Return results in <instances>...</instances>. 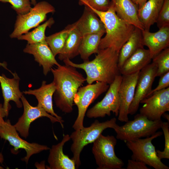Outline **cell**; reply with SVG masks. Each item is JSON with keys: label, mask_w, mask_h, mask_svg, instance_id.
I'll return each mask as SVG.
<instances>
[{"label": "cell", "mask_w": 169, "mask_h": 169, "mask_svg": "<svg viewBox=\"0 0 169 169\" xmlns=\"http://www.w3.org/2000/svg\"><path fill=\"white\" fill-rule=\"evenodd\" d=\"M97 54L92 60L81 64L74 63L69 59L63 61L65 65L84 70L88 84L99 81L110 85L120 74L118 66L119 53L113 49L108 48L99 50Z\"/></svg>", "instance_id": "2"}, {"label": "cell", "mask_w": 169, "mask_h": 169, "mask_svg": "<svg viewBox=\"0 0 169 169\" xmlns=\"http://www.w3.org/2000/svg\"><path fill=\"white\" fill-rule=\"evenodd\" d=\"M7 116L6 112L3 107V105L0 103V127L3 125L5 121L4 118Z\"/></svg>", "instance_id": "37"}, {"label": "cell", "mask_w": 169, "mask_h": 169, "mask_svg": "<svg viewBox=\"0 0 169 169\" xmlns=\"http://www.w3.org/2000/svg\"><path fill=\"white\" fill-rule=\"evenodd\" d=\"M73 24L82 36L102 32L105 33L104 25L100 19L92 10L85 7L81 17Z\"/></svg>", "instance_id": "22"}, {"label": "cell", "mask_w": 169, "mask_h": 169, "mask_svg": "<svg viewBox=\"0 0 169 169\" xmlns=\"http://www.w3.org/2000/svg\"><path fill=\"white\" fill-rule=\"evenodd\" d=\"M55 12L54 8L48 2L43 1L37 3L27 13L18 15L14 29L10 34L11 38H18L36 27L47 19V14Z\"/></svg>", "instance_id": "8"}, {"label": "cell", "mask_w": 169, "mask_h": 169, "mask_svg": "<svg viewBox=\"0 0 169 169\" xmlns=\"http://www.w3.org/2000/svg\"><path fill=\"white\" fill-rule=\"evenodd\" d=\"M164 0H148L139 8L138 15L145 30L149 31L151 25L156 23Z\"/></svg>", "instance_id": "24"}, {"label": "cell", "mask_w": 169, "mask_h": 169, "mask_svg": "<svg viewBox=\"0 0 169 169\" xmlns=\"http://www.w3.org/2000/svg\"><path fill=\"white\" fill-rule=\"evenodd\" d=\"M4 161V158L2 153H0V163H2ZM3 167L0 166V169H3Z\"/></svg>", "instance_id": "40"}, {"label": "cell", "mask_w": 169, "mask_h": 169, "mask_svg": "<svg viewBox=\"0 0 169 169\" xmlns=\"http://www.w3.org/2000/svg\"><path fill=\"white\" fill-rule=\"evenodd\" d=\"M152 63L157 67L156 77L161 76L169 71V48L161 51L152 59Z\"/></svg>", "instance_id": "30"}, {"label": "cell", "mask_w": 169, "mask_h": 169, "mask_svg": "<svg viewBox=\"0 0 169 169\" xmlns=\"http://www.w3.org/2000/svg\"><path fill=\"white\" fill-rule=\"evenodd\" d=\"M158 85L156 87L151 90L148 96L153 93L166 88L169 87V71L160 76Z\"/></svg>", "instance_id": "35"}, {"label": "cell", "mask_w": 169, "mask_h": 169, "mask_svg": "<svg viewBox=\"0 0 169 169\" xmlns=\"http://www.w3.org/2000/svg\"><path fill=\"white\" fill-rule=\"evenodd\" d=\"M116 122L115 117L102 122L96 120L90 126L84 127L71 133L70 135L73 142L70 147L73 154L71 159L75 163L76 168H78L81 164L80 155L84 147L93 143L105 129L111 128L115 130L118 125Z\"/></svg>", "instance_id": "4"}, {"label": "cell", "mask_w": 169, "mask_h": 169, "mask_svg": "<svg viewBox=\"0 0 169 169\" xmlns=\"http://www.w3.org/2000/svg\"><path fill=\"white\" fill-rule=\"evenodd\" d=\"M70 140V136L66 134L63 136L61 141L56 145H53L49 150L48 159L50 169H75L74 161L64 153L63 146Z\"/></svg>", "instance_id": "20"}, {"label": "cell", "mask_w": 169, "mask_h": 169, "mask_svg": "<svg viewBox=\"0 0 169 169\" xmlns=\"http://www.w3.org/2000/svg\"><path fill=\"white\" fill-rule=\"evenodd\" d=\"M122 79V76L120 74L116 77L110 84L103 99L87 110L86 115L88 118H103L106 115L110 116L111 112L116 116H118L120 106L118 90Z\"/></svg>", "instance_id": "10"}, {"label": "cell", "mask_w": 169, "mask_h": 169, "mask_svg": "<svg viewBox=\"0 0 169 169\" xmlns=\"http://www.w3.org/2000/svg\"><path fill=\"white\" fill-rule=\"evenodd\" d=\"M109 86L106 83L97 81L95 84H88L79 88L74 99V103L78 110L77 117L72 126L74 130L84 127V119L88 107L99 96L107 91Z\"/></svg>", "instance_id": "9"}, {"label": "cell", "mask_w": 169, "mask_h": 169, "mask_svg": "<svg viewBox=\"0 0 169 169\" xmlns=\"http://www.w3.org/2000/svg\"><path fill=\"white\" fill-rule=\"evenodd\" d=\"M12 74V78H8L3 74L0 75V84L4 100L3 107L7 116L11 108L9 103L10 101H14L18 108L23 106L20 100L23 95L19 88V78L15 72Z\"/></svg>", "instance_id": "16"}, {"label": "cell", "mask_w": 169, "mask_h": 169, "mask_svg": "<svg viewBox=\"0 0 169 169\" xmlns=\"http://www.w3.org/2000/svg\"><path fill=\"white\" fill-rule=\"evenodd\" d=\"M50 71L56 88L53 95L55 105L62 112L71 113L73 110L74 96L86 78L76 68L67 65L52 68Z\"/></svg>", "instance_id": "1"}, {"label": "cell", "mask_w": 169, "mask_h": 169, "mask_svg": "<svg viewBox=\"0 0 169 169\" xmlns=\"http://www.w3.org/2000/svg\"><path fill=\"white\" fill-rule=\"evenodd\" d=\"M24 52L33 55L35 60L43 68V72L46 75L53 66L61 65L57 61L46 41L26 45Z\"/></svg>", "instance_id": "17"}, {"label": "cell", "mask_w": 169, "mask_h": 169, "mask_svg": "<svg viewBox=\"0 0 169 169\" xmlns=\"http://www.w3.org/2000/svg\"><path fill=\"white\" fill-rule=\"evenodd\" d=\"M157 67L152 62L140 70L136 82L134 99L129 107V115H132L137 111L141 102L148 97L156 77Z\"/></svg>", "instance_id": "13"}, {"label": "cell", "mask_w": 169, "mask_h": 169, "mask_svg": "<svg viewBox=\"0 0 169 169\" xmlns=\"http://www.w3.org/2000/svg\"><path fill=\"white\" fill-rule=\"evenodd\" d=\"M110 5L119 17L142 30L144 29L138 17V7L131 0H110Z\"/></svg>", "instance_id": "21"}, {"label": "cell", "mask_w": 169, "mask_h": 169, "mask_svg": "<svg viewBox=\"0 0 169 169\" xmlns=\"http://www.w3.org/2000/svg\"><path fill=\"white\" fill-rule=\"evenodd\" d=\"M139 72L122 76L118 90L120 106L118 116V120L121 122H125L129 120L128 110L134 98Z\"/></svg>", "instance_id": "15"}, {"label": "cell", "mask_w": 169, "mask_h": 169, "mask_svg": "<svg viewBox=\"0 0 169 169\" xmlns=\"http://www.w3.org/2000/svg\"><path fill=\"white\" fill-rule=\"evenodd\" d=\"M56 88L53 81L49 84L44 80L38 89L26 90L23 92L25 94L34 95L38 101V105L43 108L48 113L57 118L60 121L61 125L64 128V121L62 117L58 115L54 111L53 108V97Z\"/></svg>", "instance_id": "19"}, {"label": "cell", "mask_w": 169, "mask_h": 169, "mask_svg": "<svg viewBox=\"0 0 169 169\" xmlns=\"http://www.w3.org/2000/svg\"><path fill=\"white\" fill-rule=\"evenodd\" d=\"M132 2L136 4L138 8V9L141 8L145 4L148 0H131Z\"/></svg>", "instance_id": "38"}, {"label": "cell", "mask_w": 169, "mask_h": 169, "mask_svg": "<svg viewBox=\"0 0 169 169\" xmlns=\"http://www.w3.org/2000/svg\"><path fill=\"white\" fill-rule=\"evenodd\" d=\"M152 59L148 49L140 48L125 61L119 69L120 73L128 75L140 71L150 63Z\"/></svg>", "instance_id": "23"}, {"label": "cell", "mask_w": 169, "mask_h": 169, "mask_svg": "<svg viewBox=\"0 0 169 169\" xmlns=\"http://www.w3.org/2000/svg\"><path fill=\"white\" fill-rule=\"evenodd\" d=\"M0 66H2L4 69H6L7 70H8V71H9L12 74L13 73L12 72H11L9 69H8L7 68V64L6 62H0Z\"/></svg>", "instance_id": "39"}, {"label": "cell", "mask_w": 169, "mask_h": 169, "mask_svg": "<svg viewBox=\"0 0 169 169\" xmlns=\"http://www.w3.org/2000/svg\"><path fill=\"white\" fill-rule=\"evenodd\" d=\"M163 122L161 119L152 121L139 114L134 119L128 120L124 125H118L114 130L117 139L127 141L151 136L161 128Z\"/></svg>", "instance_id": "5"}, {"label": "cell", "mask_w": 169, "mask_h": 169, "mask_svg": "<svg viewBox=\"0 0 169 169\" xmlns=\"http://www.w3.org/2000/svg\"><path fill=\"white\" fill-rule=\"evenodd\" d=\"M67 37L64 46L58 54V58L63 61L73 59L79 54V50L83 36L75 27L73 23Z\"/></svg>", "instance_id": "26"}, {"label": "cell", "mask_w": 169, "mask_h": 169, "mask_svg": "<svg viewBox=\"0 0 169 169\" xmlns=\"http://www.w3.org/2000/svg\"><path fill=\"white\" fill-rule=\"evenodd\" d=\"M0 137L8 141L13 147L12 151L17 152L20 149H23L26 152V156L22 159L28 163L30 157L33 155L37 154L50 149L47 146L39 144L36 143H29L21 138L14 125H12L9 120L5 121L4 124L0 127Z\"/></svg>", "instance_id": "11"}, {"label": "cell", "mask_w": 169, "mask_h": 169, "mask_svg": "<svg viewBox=\"0 0 169 169\" xmlns=\"http://www.w3.org/2000/svg\"><path fill=\"white\" fill-rule=\"evenodd\" d=\"M72 26V24H69L62 30L46 37V42L55 57L63 49Z\"/></svg>", "instance_id": "28"}, {"label": "cell", "mask_w": 169, "mask_h": 169, "mask_svg": "<svg viewBox=\"0 0 169 169\" xmlns=\"http://www.w3.org/2000/svg\"><path fill=\"white\" fill-rule=\"evenodd\" d=\"M54 22V18L51 17L43 24L36 27L33 31L22 35L17 38L20 40H26L28 44L45 41L46 29L47 27L50 28Z\"/></svg>", "instance_id": "29"}, {"label": "cell", "mask_w": 169, "mask_h": 169, "mask_svg": "<svg viewBox=\"0 0 169 169\" xmlns=\"http://www.w3.org/2000/svg\"><path fill=\"white\" fill-rule=\"evenodd\" d=\"M21 100L23 107V113L14 126L22 137L25 138L27 137L31 124L39 118L47 117L52 123L58 122L61 124L58 119L48 113L42 107L38 105L33 106L30 105L23 95Z\"/></svg>", "instance_id": "14"}, {"label": "cell", "mask_w": 169, "mask_h": 169, "mask_svg": "<svg viewBox=\"0 0 169 169\" xmlns=\"http://www.w3.org/2000/svg\"><path fill=\"white\" fill-rule=\"evenodd\" d=\"M3 3H8L11 8L18 15H23L28 13L31 9V3L29 0H0Z\"/></svg>", "instance_id": "31"}, {"label": "cell", "mask_w": 169, "mask_h": 169, "mask_svg": "<svg viewBox=\"0 0 169 169\" xmlns=\"http://www.w3.org/2000/svg\"><path fill=\"white\" fill-rule=\"evenodd\" d=\"M163 115L164 117L169 122V115L167 114H166L165 113H164L162 115Z\"/></svg>", "instance_id": "41"}, {"label": "cell", "mask_w": 169, "mask_h": 169, "mask_svg": "<svg viewBox=\"0 0 169 169\" xmlns=\"http://www.w3.org/2000/svg\"><path fill=\"white\" fill-rule=\"evenodd\" d=\"M140 103L144 105L140 114L151 120L161 119L163 114L169 111V87L153 93Z\"/></svg>", "instance_id": "12"}, {"label": "cell", "mask_w": 169, "mask_h": 169, "mask_svg": "<svg viewBox=\"0 0 169 169\" xmlns=\"http://www.w3.org/2000/svg\"><path fill=\"white\" fill-rule=\"evenodd\" d=\"M93 143L92 151L98 166L97 169H123L124 162L115 152L117 140L114 136L101 134Z\"/></svg>", "instance_id": "6"}, {"label": "cell", "mask_w": 169, "mask_h": 169, "mask_svg": "<svg viewBox=\"0 0 169 169\" xmlns=\"http://www.w3.org/2000/svg\"><path fill=\"white\" fill-rule=\"evenodd\" d=\"M104 32L89 33L82 37L79 50V54L84 62L89 60L93 54L99 52V46Z\"/></svg>", "instance_id": "27"}, {"label": "cell", "mask_w": 169, "mask_h": 169, "mask_svg": "<svg viewBox=\"0 0 169 169\" xmlns=\"http://www.w3.org/2000/svg\"><path fill=\"white\" fill-rule=\"evenodd\" d=\"M31 4L34 6L35 5L36 3V0H30Z\"/></svg>", "instance_id": "42"}, {"label": "cell", "mask_w": 169, "mask_h": 169, "mask_svg": "<svg viewBox=\"0 0 169 169\" xmlns=\"http://www.w3.org/2000/svg\"><path fill=\"white\" fill-rule=\"evenodd\" d=\"M163 134L157 131L151 136L126 142L127 148L132 152L131 159L141 162L155 169H169L157 155L155 146L152 143L154 139Z\"/></svg>", "instance_id": "7"}, {"label": "cell", "mask_w": 169, "mask_h": 169, "mask_svg": "<svg viewBox=\"0 0 169 169\" xmlns=\"http://www.w3.org/2000/svg\"><path fill=\"white\" fill-rule=\"evenodd\" d=\"M127 169H149L146 165L143 163L132 159H129L128 161L126 167Z\"/></svg>", "instance_id": "36"}, {"label": "cell", "mask_w": 169, "mask_h": 169, "mask_svg": "<svg viewBox=\"0 0 169 169\" xmlns=\"http://www.w3.org/2000/svg\"><path fill=\"white\" fill-rule=\"evenodd\" d=\"M142 35L143 44L148 48L152 59L169 47V26L162 27L154 33L144 29Z\"/></svg>", "instance_id": "18"}, {"label": "cell", "mask_w": 169, "mask_h": 169, "mask_svg": "<svg viewBox=\"0 0 169 169\" xmlns=\"http://www.w3.org/2000/svg\"><path fill=\"white\" fill-rule=\"evenodd\" d=\"M156 23L159 28L169 26V0H164Z\"/></svg>", "instance_id": "33"}, {"label": "cell", "mask_w": 169, "mask_h": 169, "mask_svg": "<svg viewBox=\"0 0 169 169\" xmlns=\"http://www.w3.org/2000/svg\"><path fill=\"white\" fill-rule=\"evenodd\" d=\"M144 47L142 43V30L135 27L133 33L121 48L118 55L119 69L125 61L138 49Z\"/></svg>", "instance_id": "25"}, {"label": "cell", "mask_w": 169, "mask_h": 169, "mask_svg": "<svg viewBox=\"0 0 169 169\" xmlns=\"http://www.w3.org/2000/svg\"><path fill=\"white\" fill-rule=\"evenodd\" d=\"M80 5L84 7L100 11H106L110 6V0H78Z\"/></svg>", "instance_id": "32"}, {"label": "cell", "mask_w": 169, "mask_h": 169, "mask_svg": "<svg viewBox=\"0 0 169 169\" xmlns=\"http://www.w3.org/2000/svg\"><path fill=\"white\" fill-rule=\"evenodd\" d=\"M161 128L163 131L165 139V147L163 151L156 150L157 156L161 159H169V123L163 122Z\"/></svg>", "instance_id": "34"}, {"label": "cell", "mask_w": 169, "mask_h": 169, "mask_svg": "<svg viewBox=\"0 0 169 169\" xmlns=\"http://www.w3.org/2000/svg\"><path fill=\"white\" fill-rule=\"evenodd\" d=\"M88 9L97 15L105 26L106 34L100 40L99 50L110 48L119 53L136 27L119 17L110 5L106 11Z\"/></svg>", "instance_id": "3"}]
</instances>
